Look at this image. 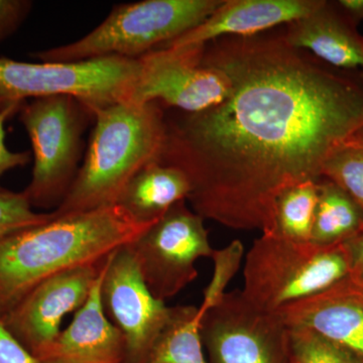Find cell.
Wrapping results in <instances>:
<instances>
[{
	"label": "cell",
	"mask_w": 363,
	"mask_h": 363,
	"mask_svg": "<svg viewBox=\"0 0 363 363\" xmlns=\"http://www.w3.org/2000/svg\"><path fill=\"white\" fill-rule=\"evenodd\" d=\"M201 63L228 78V95L166 117L157 161L185 174L187 202L204 220L269 233L279 195L320 180L327 157L363 125L362 75L291 47L283 32L212 40Z\"/></svg>",
	"instance_id": "1"
},
{
	"label": "cell",
	"mask_w": 363,
	"mask_h": 363,
	"mask_svg": "<svg viewBox=\"0 0 363 363\" xmlns=\"http://www.w3.org/2000/svg\"><path fill=\"white\" fill-rule=\"evenodd\" d=\"M154 224V223H152ZM152 224L118 205L51 220L0 238V317L40 281L75 267L104 262Z\"/></svg>",
	"instance_id": "2"
},
{
	"label": "cell",
	"mask_w": 363,
	"mask_h": 363,
	"mask_svg": "<svg viewBox=\"0 0 363 363\" xmlns=\"http://www.w3.org/2000/svg\"><path fill=\"white\" fill-rule=\"evenodd\" d=\"M94 119L84 161L55 217L116 205L133 177L161 155L166 116L157 102H118Z\"/></svg>",
	"instance_id": "3"
},
{
	"label": "cell",
	"mask_w": 363,
	"mask_h": 363,
	"mask_svg": "<svg viewBox=\"0 0 363 363\" xmlns=\"http://www.w3.org/2000/svg\"><path fill=\"white\" fill-rule=\"evenodd\" d=\"M223 0H143L113 7L92 32L71 44L30 54L40 62L138 59L193 30Z\"/></svg>",
	"instance_id": "4"
},
{
	"label": "cell",
	"mask_w": 363,
	"mask_h": 363,
	"mask_svg": "<svg viewBox=\"0 0 363 363\" xmlns=\"http://www.w3.org/2000/svg\"><path fill=\"white\" fill-rule=\"evenodd\" d=\"M348 277L350 264L342 243L319 247L262 234L247 253L241 292L257 307L279 312Z\"/></svg>",
	"instance_id": "5"
},
{
	"label": "cell",
	"mask_w": 363,
	"mask_h": 363,
	"mask_svg": "<svg viewBox=\"0 0 363 363\" xmlns=\"http://www.w3.org/2000/svg\"><path fill=\"white\" fill-rule=\"evenodd\" d=\"M140 69V60L121 57L68 63H28L0 57V111H20L30 99L66 95L94 114L130 100Z\"/></svg>",
	"instance_id": "6"
},
{
	"label": "cell",
	"mask_w": 363,
	"mask_h": 363,
	"mask_svg": "<svg viewBox=\"0 0 363 363\" xmlns=\"http://www.w3.org/2000/svg\"><path fill=\"white\" fill-rule=\"evenodd\" d=\"M93 112L76 98L59 95L21 105L18 119L32 143V180L23 191L30 206L58 208L75 180L83 135Z\"/></svg>",
	"instance_id": "7"
},
{
	"label": "cell",
	"mask_w": 363,
	"mask_h": 363,
	"mask_svg": "<svg viewBox=\"0 0 363 363\" xmlns=\"http://www.w3.org/2000/svg\"><path fill=\"white\" fill-rule=\"evenodd\" d=\"M143 281L157 300L175 297L198 277L195 264L213 257L204 219L188 207L174 205L161 219L130 243Z\"/></svg>",
	"instance_id": "8"
},
{
	"label": "cell",
	"mask_w": 363,
	"mask_h": 363,
	"mask_svg": "<svg viewBox=\"0 0 363 363\" xmlns=\"http://www.w3.org/2000/svg\"><path fill=\"white\" fill-rule=\"evenodd\" d=\"M199 315L209 363H291L290 334L283 318L257 307L240 290L226 293Z\"/></svg>",
	"instance_id": "9"
},
{
	"label": "cell",
	"mask_w": 363,
	"mask_h": 363,
	"mask_svg": "<svg viewBox=\"0 0 363 363\" xmlns=\"http://www.w3.org/2000/svg\"><path fill=\"white\" fill-rule=\"evenodd\" d=\"M205 45L160 48L138 58L140 74L131 101L157 102L184 113L220 104L230 84L222 72L201 63Z\"/></svg>",
	"instance_id": "10"
},
{
	"label": "cell",
	"mask_w": 363,
	"mask_h": 363,
	"mask_svg": "<svg viewBox=\"0 0 363 363\" xmlns=\"http://www.w3.org/2000/svg\"><path fill=\"white\" fill-rule=\"evenodd\" d=\"M101 301L105 314L125 341V363H147L169 323L172 307L150 293L128 245L106 260Z\"/></svg>",
	"instance_id": "11"
},
{
	"label": "cell",
	"mask_w": 363,
	"mask_h": 363,
	"mask_svg": "<svg viewBox=\"0 0 363 363\" xmlns=\"http://www.w3.org/2000/svg\"><path fill=\"white\" fill-rule=\"evenodd\" d=\"M106 259L55 274L33 286L0 317L7 330L37 357L58 337L67 315L85 304Z\"/></svg>",
	"instance_id": "12"
},
{
	"label": "cell",
	"mask_w": 363,
	"mask_h": 363,
	"mask_svg": "<svg viewBox=\"0 0 363 363\" xmlns=\"http://www.w3.org/2000/svg\"><path fill=\"white\" fill-rule=\"evenodd\" d=\"M104 267L89 298L74 314L69 326L37 355L43 362L125 363L123 334L106 316L102 305Z\"/></svg>",
	"instance_id": "13"
},
{
	"label": "cell",
	"mask_w": 363,
	"mask_h": 363,
	"mask_svg": "<svg viewBox=\"0 0 363 363\" xmlns=\"http://www.w3.org/2000/svg\"><path fill=\"white\" fill-rule=\"evenodd\" d=\"M289 328H307L363 360V288L350 279L279 310Z\"/></svg>",
	"instance_id": "14"
},
{
	"label": "cell",
	"mask_w": 363,
	"mask_h": 363,
	"mask_svg": "<svg viewBox=\"0 0 363 363\" xmlns=\"http://www.w3.org/2000/svg\"><path fill=\"white\" fill-rule=\"evenodd\" d=\"M323 0H223L193 30L161 48L205 45L224 37H250L311 13ZM160 49V48H159Z\"/></svg>",
	"instance_id": "15"
},
{
	"label": "cell",
	"mask_w": 363,
	"mask_h": 363,
	"mask_svg": "<svg viewBox=\"0 0 363 363\" xmlns=\"http://www.w3.org/2000/svg\"><path fill=\"white\" fill-rule=\"evenodd\" d=\"M283 35L291 47L338 70L363 68V37L333 1L323 0L311 13L286 25Z\"/></svg>",
	"instance_id": "16"
},
{
	"label": "cell",
	"mask_w": 363,
	"mask_h": 363,
	"mask_svg": "<svg viewBox=\"0 0 363 363\" xmlns=\"http://www.w3.org/2000/svg\"><path fill=\"white\" fill-rule=\"evenodd\" d=\"M190 190L188 178L181 169L154 161L128 182L116 205L140 223L152 224L177 203L187 200Z\"/></svg>",
	"instance_id": "17"
},
{
	"label": "cell",
	"mask_w": 363,
	"mask_h": 363,
	"mask_svg": "<svg viewBox=\"0 0 363 363\" xmlns=\"http://www.w3.org/2000/svg\"><path fill=\"white\" fill-rule=\"evenodd\" d=\"M362 228V208L337 185L320 179L312 243L319 247L341 245Z\"/></svg>",
	"instance_id": "18"
},
{
	"label": "cell",
	"mask_w": 363,
	"mask_h": 363,
	"mask_svg": "<svg viewBox=\"0 0 363 363\" xmlns=\"http://www.w3.org/2000/svg\"><path fill=\"white\" fill-rule=\"evenodd\" d=\"M200 319L193 306L172 307L169 323L147 363H209L203 351Z\"/></svg>",
	"instance_id": "19"
},
{
	"label": "cell",
	"mask_w": 363,
	"mask_h": 363,
	"mask_svg": "<svg viewBox=\"0 0 363 363\" xmlns=\"http://www.w3.org/2000/svg\"><path fill=\"white\" fill-rule=\"evenodd\" d=\"M318 181L297 184L279 195L274 207L272 229L267 235L295 242H312Z\"/></svg>",
	"instance_id": "20"
},
{
	"label": "cell",
	"mask_w": 363,
	"mask_h": 363,
	"mask_svg": "<svg viewBox=\"0 0 363 363\" xmlns=\"http://www.w3.org/2000/svg\"><path fill=\"white\" fill-rule=\"evenodd\" d=\"M322 178L342 189L363 210V147L344 143L327 157Z\"/></svg>",
	"instance_id": "21"
},
{
	"label": "cell",
	"mask_w": 363,
	"mask_h": 363,
	"mask_svg": "<svg viewBox=\"0 0 363 363\" xmlns=\"http://www.w3.org/2000/svg\"><path fill=\"white\" fill-rule=\"evenodd\" d=\"M291 363H363L340 344L307 328H289Z\"/></svg>",
	"instance_id": "22"
},
{
	"label": "cell",
	"mask_w": 363,
	"mask_h": 363,
	"mask_svg": "<svg viewBox=\"0 0 363 363\" xmlns=\"http://www.w3.org/2000/svg\"><path fill=\"white\" fill-rule=\"evenodd\" d=\"M52 214L33 211L21 192L0 190V238L51 220Z\"/></svg>",
	"instance_id": "23"
},
{
	"label": "cell",
	"mask_w": 363,
	"mask_h": 363,
	"mask_svg": "<svg viewBox=\"0 0 363 363\" xmlns=\"http://www.w3.org/2000/svg\"><path fill=\"white\" fill-rule=\"evenodd\" d=\"M243 257V245L234 240L220 250H215L214 274L209 286L204 292L201 307L198 308L200 314L216 305L226 294V288L234 274L240 269Z\"/></svg>",
	"instance_id": "24"
},
{
	"label": "cell",
	"mask_w": 363,
	"mask_h": 363,
	"mask_svg": "<svg viewBox=\"0 0 363 363\" xmlns=\"http://www.w3.org/2000/svg\"><path fill=\"white\" fill-rule=\"evenodd\" d=\"M28 0H0V43L13 35L32 11Z\"/></svg>",
	"instance_id": "25"
},
{
	"label": "cell",
	"mask_w": 363,
	"mask_h": 363,
	"mask_svg": "<svg viewBox=\"0 0 363 363\" xmlns=\"http://www.w3.org/2000/svg\"><path fill=\"white\" fill-rule=\"evenodd\" d=\"M18 109L9 108L0 111V180L7 172L26 167L30 161V152H13L6 147L4 123L9 117L18 113ZM0 185V190H2Z\"/></svg>",
	"instance_id": "26"
},
{
	"label": "cell",
	"mask_w": 363,
	"mask_h": 363,
	"mask_svg": "<svg viewBox=\"0 0 363 363\" xmlns=\"http://www.w3.org/2000/svg\"><path fill=\"white\" fill-rule=\"evenodd\" d=\"M0 363H45L9 333L0 319Z\"/></svg>",
	"instance_id": "27"
},
{
	"label": "cell",
	"mask_w": 363,
	"mask_h": 363,
	"mask_svg": "<svg viewBox=\"0 0 363 363\" xmlns=\"http://www.w3.org/2000/svg\"><path fill=\"white\" fill-rule=\"evenodd\" d=\"M342 245L350 264L348 279L354 285L363 288V228Z\"/></svg>",
	"instance_id": "28"
},
{
	"label": "cell",
	"mask_w": 363,
	"mask_h": 363,
	"mask_svg": "<svg viewBox=\"0 0 363 363\" xmlns=\"http://www.w3.org/2000/svg\"><path fill=\"white\" fill-rule=\"evenodd\" d=\"M333 4L353 25L363 21V0H337Z\"/></svg>",
	"instance_id": "29"
},
{
	"label": "cell",
	"mask_w": 363,
	"mask_h": 363,
	"mask_svg": "<svg viewBox=\"0 0 363 363\" xmlns=\"http://www.w3.org/2000/svg\"><path fill=\"white\" fill-rule=\"evenodd\" d=\"M347 142L353 143V145H357L358 147H363V125L360 126V128L350 136Z\"/></svg>",
	"instance_id": "30"
},
{
	"label": "cell",
	"mask_w": 363,
	"mask_h": 363,
	"mask_svg": "<svg viewBox=\"0 0 363 363\" xmlns=\"http://www.w3.org/2000/svg\"><path fill=\"white\" fill-rule=\"evenodd\" d=\"M362 77H363V74H362Z\"/></svg>",
	"instance_id": "31"
}]
</instances>
